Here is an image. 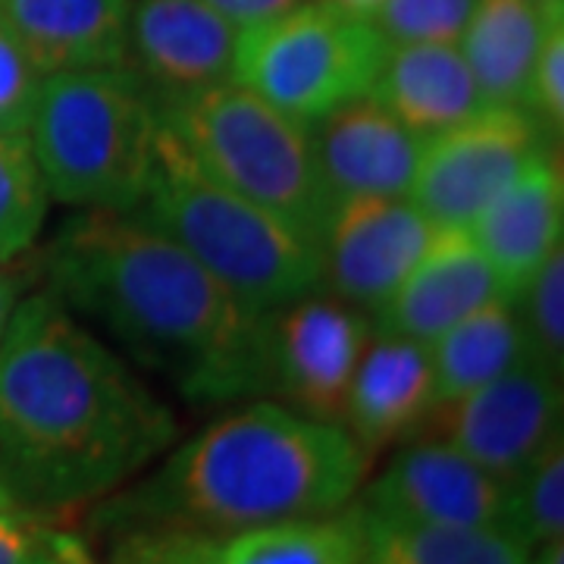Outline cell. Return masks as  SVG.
<instances>
[{"instance_id": "24", "label": "cell", "mask_w": 564, "mask_h": 564, "mask_svg": "<svg viewBox=\"0 0 564 564\" xmlns=\"http://www.w3.org/2000/svg\"><path fill=\"white\" fill-rule=\"evenodd\" d=\"M51 195L29 135L0 132V261L20 258L44 229Z\"/></svg>"}, {"instance_id": "35", "label": "cell", "mask_w": 564, "mask_h": 564, "mask_svg": "<svg viewBox=\"0 0 564 564\" xmlns=\"http://www.w3.org/2000/svg\"><path fill=\"white\" fill-rule=\"evenodd\" d=\"M329 3H339V7L351 10V13H361V17H370L380 7V0H329Z\"/></svg>"}, {"instance_id": "17", "label": "cell", "mask_w": 564, "mask_h": 564, "mask_svg": "<svg viewBox=\"0 0 564 564\" xmlns=\"http://www.w3.org/2000/svg\"><path fill=\"white\" fill-rule=\"evenodd\" d=\"M467 232L480 245L505 299H518L564 239V176L552 148L527 163L474 217Z\"/></svg>"}, {"instance_id": "27", "label": "cell", "mask_w": 564, "mask_h": 564, "mask_svg": "<svg viewBox=\"0 0 564 564\" xmlns=\"http://www.w3.org/2000/svg\"><path fill=\"white\" fill-rule=\"evenodd\" d=\"M477 0H380L370 22L392 44H458Z\"/></svg>"}, {"instance_id": "26", "label": "cell", "mask_w": 564, "mask_h": 564, "mask_svg": "<svg viewBox=\"0 0 564 564\" xmlns=\"http://www.w3.org/2000/svg\"><path fill=\"white\" fill-rule=\"evenodd\" d=\"M514 311L533 361L562 373L564 367V251L558 248L518 292Z\"/></svg>"}, {"instance_id": "28", "label": "cell", "mask_w": 564, "mask_h": 564, "mask_svg": "<svg viewBox=\"0 0 564 564\" xmlns=\"http://www.w3.org/2000/svg\"><path fill=\"white\" fill-rule=\"evenodd\" d=\"M41 82L44 76L35 69V63L25 57V51L7 29V22L0 20V132L29 135Z\"/></svg>"}, {"instance_id": "25", "label": "cell", "mask_w": 564, "mask_h": 564, "mask_svg": "<svg viewBox=\"0 0 564 564\" xmlns=\"http://www.w3.org/2000/svg\"><path fill=\"white\" fill-rule=\"evenodd\" d=\"M562 533L564 440L558 433L511 484V536L533 552L552 540H562Z\"/></svg>"}, {"instance_id": "23", "label": "cell", "mask_w": 564, "mask_h": 564, "mask_svg": "<svg viewBox=\"0 0 564 564\" xmlns=\"http://www.w3.org/2000/svg\"><path fill=\"white\" fill-rule=\"evenodd\" d=\"M361 564H527L530 555L502 530L395 521L367 511H361Z\"/></svg>"}, {"instance_id": "15", "label": "cell", "mask_w": 564, "mask_h": 564, "mask_svg": "<svg viewBox=\"0 0 564 564\" xmlns=\"http://www.w3.org/2000/svg\"><path fill=\"white\" fill-rule=\"evenodd\" d=\"M311 139L333 204L355 195H408L426 144L370 95L314 122Z\"/></svg>"}, {"instance_id": "5", "label": "cell", "mask_w": 564, "mask_h": 564, "mask_svg": "<svg viewBox=\"0 0 564 564\" xmlns=\"http://www.w3.org/2000/svg\"><path fill=\"white\" fill-rule=\"evenodd\" d=\"M161 117L129 66L44 76L29 144L51 202L132 214L154 170Z\"/></svg>"}, {"instance_id": "10", "label": "cell", "mask_w": 564, "mask_h": 564, "mask_svg": "<svg viewBox=\"0 0 564 564\" xmlns=\"http://www.w3.org/2000/svg\"><path fill=\"white\" fill-rule=\"evenodd\" d=\"M373 336L370 317L333 295H302L267 314V392L304 417L345 423L348 389Z\"/></svg>"}, {"instance_id": "3", "label": "cell", "mask_w": 564, "mask_h": 564, "mask_svg": "<svg viewBox=\"0 0 564 564\" xmlns=\"http://www.w3.org/2000/svg\"><path fill=\"white\" fill-rule=\"evenodd\" d=\"M343 423L276 402L245 404L173 448L132 492L104 508L126 530L232 533L343 511L370 474Z\"/></svg>"}, {"instance_id": "22", "label": "cell", "mask_w": 564, "mask_h": 564, "mask_svg": "<svg viewBox=\"0 0 564 564\" xmlns=\"http://www.w3.org/2000/svg\"><path fill=\"white\" fill-rule=\"evenodd\" d=\"M524 358H530V351L514 302L496 295L430 343L436 404L502 377Z\"/></svg>"}, {"instance_id": "29", "label": "cell", "mask_w": 564, "mask_h": 564, "mask_svg": "<svg viewBox=\"0 0 564 564\" xmlns=\"http://www.w3.org/2000/svg\"><path fill=\"white\" fill-rule=\"evenodd\" d=\"M524 110L543 126L552 139L562 135L564 126V13L545 29L540 54L530 73Z\"/></svg>"}, {"instance_id": "6", "label": "cell", "mask_w": 564, "mask_h": 564, "mask_svg": "<svg viewBox=\"0 0 564 564\" xmlns=\"http://www.w3.org/2000/svg\"><path fill=\"white\" fill-rule=\"evenodd\" d=\"M158 117L214 180L321 242L333 195L307 122L236 79L158 104Z\"/></svg>"}, {"instance_id": "37", "label": "cell", "mask_w": 564, "mask_h": 564, "mask_svg": "<svg viewBox=\"0 0 564 564\" xmlns=\"http://www.w3.org/2000/svg\"><path fill=\"white\" fill-rule=\"evenodd\" d=\"M22 564H57V562H54V555L47 552V545H44V533H41L39 549H35V552H32V555H29V558H25Z\"/></svg>"}, {"instance_id": "36", "label": "cell", "mask_w": 564, "mask_h": 564, "mask_svg": "<svg viewBox=\"0 0 564 564\" xmlns=\"http://www.w3.org/2000/svg\"><path fill=\"white\" fill-rule=\"evenodd\" d=\"M0 511H17V496L3 477H0Z\"/></svg>"}, {"instance_id": "34", "label": "cell", "mask_w": 564, "mask_h": 564, "mask_svg": "<svg viewBox=\"0 0 564 564\" xmlns=\"http://www.w3.org/2000/svg\"><path fill=\"white\" fill-rule=\"evenodd\" d=\"M527 564H564V540L540 545L527 555Z\"/></svg>"}, {"instance_id": "16", "label": "cell", "mask_w": 564, "mask_h": 564, "mask_svg": "<svg viewBox=\"0 0 564 564\" xmlns=\"http://www.w3.org/2000/svg\"><path fill=\"white\" fill-rule=\"evenodd\" d=\"M502 295L480 245L464 226H440L395 295L370 317L377 333L430 345Z\"/></svg>"}, {"instance_id": "2", "label": "cell", "mask_w": 564, "mask_h": 564, "mask_svg": "<svg viewBox=\"0 0 564 564\" xmlns=\"http://www.w3.org/2000/svg\"><path fill=\"white\" fill-rule=\"evenodd\" d=\"M173 443V411L54 292L17 304L0 343V455L29 499H101Z\"/></svg>"}, {"instance_id": "31", "label": "cell", "mask_w": 564, "mask_h": 564, "mask_svg": "<svg viewBox=\"0 0 564 564\" xmlns=\"http://www.w3.org/2000/svg\"><path fill=\"white\" fill-rule=\"evenodd\" d=\"M39 527H32L20 511H0V564H22L41 545Z\"/></svg>"}, {"instance_id": "30", "label": "cell", "mask_w": 564, "mask_h": 564, "mask_svg": "<svg viewBox=\"0 0 564 564\" xmlns=\"http://www.w3.org/2000/svg\"><path fill=\"white\" fill-rule=\"evenodd\" d=\"M204 3L214 7L229 25L245 32V29H254L263 22L280 20L289 10L302 7L304 0H204Z\"/></svg>"}, {"instance_id": "11", "label": "cell", "mask_w": 564, "mask_h": 564, "mask_svg": "<svg viewBox=\"0 0 564 564\" xmlns=\"http://www.w3.org/2000/svg\"><path fill=\"white\" fill-rule=\"evenodd\" d=\"M440 226L408 195H355L333 204L321 232V285L373 317L402 285Z\"/></svg>"}, {"instance_id": "1", "label": "cell", "mask_w": 564, "mask_h": 564, "mask_svg": "<svg viewBox=\"0 0 564 564\" xmlns=\"http://www.w3.org/2000/svg\"><path fill=\"white\" fill-rule=\"evenodd\" d=\"M51 292L192 404L267 392V314L239 302L161 229L79 210L47 251Z\"/></svg>"}, {"instance_id": "12", "label": "cell", "mask_w": 564, "mask_h": 564, "mask_svg": "<svg viewBox=\"0 0 564 564\" xmlns=\"http://www.w3.org/2000/svg\"><path fill=\"white\" fill-rule=\"evenodd\" d=\"M361 508L232 533L126 530L113 564H361Z\"/></svg>"}, {"instance_id": "20", "label": "cell", "mask_w": 564, "mask_h": 564, "mask_svg": "<svg viewBox=\"0 0 564 564\" xmlns=\"http://www.w3.org/2000/svg\"><path fill=\"white\" fill-rule=\"evenodd\" d=\"M562 13L564 0H477L458 51L486 107H524L545 29Z\"/></svg>"}, {"instance_id": "18", "label": "cell", "mask_w": 564, "mask_h": 564, "mask_svg": "<svg viewBox=\"0 0 564 564\" xmlns=\"http://www.w3.org/2000/svg\"><path fill=\"white\" fill-rule=\"evenodd\" d=\"M433 404L436 373L430 345L373 329L348 389L345 430L377 455L386 445L411 440Z\"/></svg>"}, {"instance_id": "21", "label": "cell", "mask_w": 564, "mask_h": 564, "mask_svg": "<svg viewBox=\"0 0 564 564\" xmlns=\"http://www.w3.org/2000/svg\"><path fill=\"white\" fill-rule=\"evenodd\" d=\"M370 98L423 139L486 107L458 44H392Z\"/></svg>"}, {"instance_id": "8", "label": "cell", "mask_w": 564, "mask_h": 564, "mask_svg": "<svg viewBox=\"0 0 564 564\" xmlns=\"http://www.w3.org/2000/svg\"><path fill=\"white\" fill-rule=\"evenodd\" d=\"M562 373L524 358L508 373L433 404L411 440H440L511 486L562 433Z\"/></svg>"}, {"instance_id": "19", "label": "cell", "mask_w": 564, "mask_h": 564, "mask_svg": "<svg viewBox=\"0 0 564 564\" xmlns=\"http://www.w3.org/2000/svg\"><path fill=\"white\" fill-rule=\"evenodd\" d=\"M132 0H0V20L41 76L126 66Z\"/></svg>"}, {"instance_id": "7", "label": "cell", "mask_w": 564, "mask_h": 564, "mask_svg": "<svg viewBox=\"0 0 564 564\" xmlns=\"http://www.w3.org/2000/svg\"><path fill=\"white\" fill-rule=\"evenodd\" d=\"M386 54L389 41L370 17L304 0L280 20L239 32L232 79L314 126L336 107L367 98Z\"/></svg>"}, {"instance_id": "9", "label": "cell", "mask_w": 564, "mask_h": 564, "mask_svg": "<svg viewBox=\"0 0 564 564\" xmlns=\"http://www.w3.org/2000/svg\"><path fill=\"white\" fill-rule=\"evenodd\" d=\"M549 148L552 135L524 107H484L426 139L408 198L433 226L467 229Z\"/></svg>"}, {"instance_id": "14", "label": "cell", "mask_w": 564, "mask_h": 564, "mask_svg": "<svg viewBox=\"0 0 564 564\" xmlns=\"http://www.w3.org/2000/svg\"><path fill=\"white\" fill-rule=\"evenodd\" d=\"M239 29L204 0H132L126 66L154 104L232 79Z\"/></svg>"}, {"instance_id": "4", "label": "cell", "mask_w": 564, "mask_h": 564, "mask_svg": "<svg viewBox=\"0 0 564 564\" xmlns=\"http://www.w3.org/2000/svg\"><path fill=\"white\" fill-rule=\"evenodd\" d=\"M139 220L161 229L258 314L321 289V251L295 226L214 180L161 122Z\"/></svg>"}, {"instance_id": "13", "label": "cell", "mask_w": 564, "mask_h": 564, "mask_svg": "<svg viewBox=\"0 0 564 564\" xmlns=\"http://www.w3.org/2000/svg\"><path fill=\"white\" fill-rule=\"evenodd\" d=\"M361 511L511 533V486L440 440H411L367 486Z\"/></svg>"}, {"instance_id": "33", "label": "cell", "mask_w": 564, "mask_h": 564, "mask_svg": "<svg viewBox=\"0 0 564 564\" xmlns=\"http://www.w3.org/2000/svg\"><path fill=\"white\" fill-rule=\"evenodd\" d=\"M17 304H20V285L7 270H0V343H3V333L10 326Z\"/></svg>"}, {"instance_id": "32", "label": "cell", "mask_w": 564, "mask_h": 564, "mask_svg": "<svg viewBox=\"0 0 564 564\" xmlns=\"http://www.w3.org/2000/svg\"><path fill=\"white\" fill-rule=\"evenodd\" d=\"M44 545L54 555L57 564H98L88 543L76 533H63V530H44Z\"/></svg>"}]
</instances>
